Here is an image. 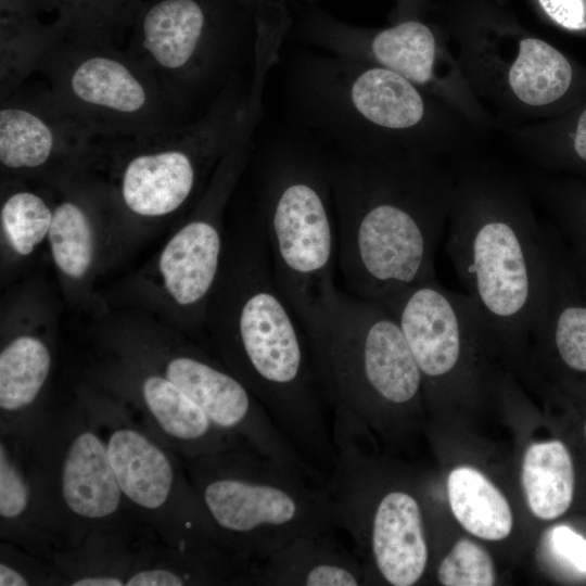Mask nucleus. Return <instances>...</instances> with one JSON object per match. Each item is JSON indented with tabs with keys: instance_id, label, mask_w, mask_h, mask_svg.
<instances>
[{
	"instance_id": "obj_1",
	"label": "nucleus",
	"mask_w": 586,
	"mask_h": 586,
	"mask_svg": "<svg viewBox=\"0 0 586 586\" xmlns=\"http://www.w3.org/2000/svg\"><path fill=\"white\" fill-rule=\"evenodd\" d=\"M220 268L209 316L226 368L258 399L316 469L328 474L335 445L301 322L277 288L260 218Z\"/></svg>"
},
{
	"instance_id": "obj_2",
	"label": "nucleus",
	"mask_w": 586,
	"mask_h": 586,
	"mask_svg": "<svg viewBox=\"0 0 586 586\" xmlns=\"http://www.w3.org/2000/svg\"><path fill=\"white\" fill-rule=\"evenodd\" d=\"M346 291L380 302L435 279V253L448 215L445 194L426 169L379 152L328 158Z\"/></svg>"
},
{
	"instance_id": "obj_3",
	"label": "nucleus",
	"mask_w": 586,
	"mask_h": 586,
	"mask_svg": "<svg viewBox=\"0 0 586 586\" xmlns=\"http://www.w3.org/2000/svg\"><path fill=\"white\" fill-rule=\"evenodd\" d=\"M332 437L359 442L385 410L407 408L422 390L405 335L379 302L335 288L303 328Z\"/></svg>"
},
{
	"instance_id": "obj_4",
	"label": "nucleus",
	"mask_w": 586,
	"mask_h": 586,
	"mask_svg": "<svg viewBox=\"0 0 586 586\" xmlns=\"http://www.w3.org/2000/svg\"><path fill=\"white\" fill-rule=\"evenodd\" d=\"M189 472L222 546L240 558L265 561L297 537L339 528L324 485L246 444L189 459Z\"/></svg>"
},
{
	"instance_id": "obj_5",
	"label": "nucleus",
	"mask_w": 586,
	"mask_h": 586,
	"mask_svg": "<svg viewBox=\"0 0 586 586\" xmlns=\"http://www.w3.org/2000/svg\"><path fill=\"white\" fill-rule=\"evenodd\" d=\"M258 217L277 288L303 329L336 288L328 157L290 145L271 151L262 170Z\"/></svg>"
},
{
	"instance_id": "obj_6",
	"label": "nucleus",
	"mask_w": 586,
	"mask_h": 586,
	"mask_svg": "<svg viewBox=\"0 0 586 586\" xmlns=\"http://www.w3.org/2000/svg\"><path fill=\"white\" fill-rule=\"evenodd\" d=\"M467 194L449 212L446 252L496 341L532 333L543 263V225L520 204Z\"/></svg>"
},
{
	"instance_id": "obj_7",
	"label": "nucleus",
	"mask_w": 586,
	"mask_h": 586,
	"mask_svg": "<svg viewBox=\"0 0 586 586\" xmlns=\"http://www.w3.org/2000/svg\"><path fill=\"white\" fill-rule=\"evenodd\" d=\"M263 87H245L235 73L201 116L137 137L110 139L116 193L130 213L156 218L174 214L200 191L230 150L251 113L263 104Z\"/></svg>"
},
{
	"instance_id": "obj_8",
	"label": "nucleus",
	"mask_w": 586,
	"mask_h": 586,
	"mask_svg": "<svg viewBox=\"0 0 586 586\" xmlns=\"http://www.w3.org/2000/svg\"><path fill=\"white\" fill-rule=\"evenodd\" d=\"M128 51L140 60L183 112L235 74L245 44H253L256 7L245 0H143L132 22Z\"/></svg>"
},
{
	"instance_id": "obj_9",
	"label": "nucleus",
	"mask_w": 586,
	"mask_h": 586,
	"mask_svg": "<svg viewBox=\"0 0 586 586\" xmlns=\"http://www.w3.org/2000/svg\"><path fill=\"white\" fill-rule=\"evenodd\" d=\"M39 72L59 103L99 138L137 137L182 123L150 69L112 40L61 35Z\"/></svg>"
},
{
	"instance_id": "obj_10",
	"label": "nucleus",
	"mask_w": 586,
	"mask_h": 586,
	"mask_svg": "<svg viewBox=\"0 0 586 586\" xmlns=\"http://www.w3.org/2000/svg\"><path fill=\"white\" fill-rule=\"evenodd\" d=\"M105 432L102 437L127 504L161 526L168 524L178 550L225 548L191 482L161 443L124 420L109 421Z\"/></svg>"
},
{
	"instance_id": "obj_11",
	"label": "nucleus",
	"mask_w": 586,
	"mask_h": 586,
	"mask_svg": "<svg viewBox=\"0 0 586 586\" xmlns=\"http://www.w3.org/2000/svg\"><path fill=\"white\" fill-rule=\"evenodd\" d=\"M60 432L56 444L43 448L51 455L33 470L41 512L85 526L109 525L127 501L102 435L84 422Z\"/></svg>"
},
{
	"instance_id": "obj_12",
	"label": "nucleus",
	"mask_w": 586,
	"mask_h": 586,
	"mask_svg": "<svg viewBox=\"0 0 586 586\" xmlns=\"http://www.w3.org/2000/svg\"><path fill=\"white\" fill-rule=\"evenodd\" d=\"M99 138L71 115L50 89H17L1 101L0 164L14 174L78 165L98 151Z\"/></svg>"
},
{
	"instance_id": "obj_13",
	"label": "nucleus",
	"mask_w": 586,
	"mask_h": 586,
	"mask_svg": "<svg viewBox=\"0 0 586 586\" xmlns=\"http://www.w3.org/2000/svg\"><path fill=\"white\" fill-rule=\"evenodd\" d=\"M571 372L586 374V260L543 225L540 286L532 333Z\"/></svg>"
},
{
	"instance_id": "obj_14",
	"label": "nucleus",
	"mask_w": 586,
	"mask_h": 586,
	"mask_svg": "<svg viewBox=\"0 0 586 586\" xmlns=\"http://www.w3.org/2000/svg\"><path fill=\"white\" fill-rule=\"evenodd\" d=\"M139 399L144 416L162 438L188 460L245 444L217 428L195 402L161 373L141 379Z\"/></svg>"
},
{
	"instance_id": "obj_15",
	"label": "nucleus",
	"mask_w": 586,
	"mask_h": 586,
	"mask_svg": "<svg viewBox=\"0 0 586 586\" xmlns=\"http://www.w3.org/2000/svg\"><path fill=\"white\" fill-rule=\"evenodd\" d=\"M366 582L355 553L327 532L297 537L273 552L258 566L254 585L359 586Z\"/></svg>"
},
{
	"instance_id": "obj_16",
	"label": "nucleus",
	"mask_w": 586,
	"mask_h": 586,
	"mask_svg": "<svg viewBox=\"0 0 586 586\" xmlns=\"http://www.w3.org/2000/svg\"><path fill=\"white\" fill-rule=\"evenodd\" d=\"M46 0H0V98H9L39 71L62 35L58 20L44 24L39 13Z\"/></svg>"
},
{
	"instance_id": "obj_17",
	"label": "nucleus",
	"mask_w": 586,
	"mask_h": 586,
	"mask_svg": "<svg viewBox=\"0 0 586 586\" xmlns=\"http://www.w3.org/2000/svg\"><path fill=\"white\" fill-rule=\"evenodd\" d=\"M521 482L535 517L550 521L565 513L574 494L573 462L565 445L560 441L532 444L523 458Z\"/></svg>"
},
{
	"instance_id": "obj_18",
	"label": "nucleus",
	"mask_w": 586,
	"mask_h": 586,
	"mask_svg": "<svg viewBox=\"0 0 586 586\" xmlns=\"http://www.w3.org/2000/svg\"><path fill=\"white\" fill-rule=\"evenodd\" d=\"M447 491L455 518L469 533L487 540H500L510 534L509 502L482 472L471 467L455 468Z\"/></svg>"
},
{
	"instance_id": "obj_19",
	"label": "nucleus",
	"mask_w": 586,
	"mask_h": 586,
	"mask_svg": "<svg viewBox=\"0 0 586 586\" xmlns=\"http://www.w3.org/2000/svg\"><path fill=\"white\" fill-rule=\"evenodd\" d=\"M51 369V354L39 337L20 335L0 353L2 419L20 416L37 400Z\"/></svg>"
},
{
	"instance_id": "obj_20",
	"label": "nucleus",
	"mask_w": 586,
	"mask_h": 586,
	"mask_svg": "<svg viewBox=\"0 0 586 586\" xmlns=\"http://www.w3.org/2000/svg\"><path fill=\"white\" fill-rule=\"evenodd\" d=\"M571 80L572 67L556 48L536 38L521 41L509 82L522 102L534 106L549 104L565 93Z\"/></svg>"
},
{
	"instance_id": "obj_21",
	"label": "nucleus",
	"mask_w": 586,
	"mask_h": 586,
	"mask_svg": "<svg viewBox=\"0 0 586 586\" xmlns=\"http://www.w3.org/2000/svg\"><path fill=\"white\" fill-rule=\"evenodd\" d=\"M67 195L53 208L48 233L53 260L62 273L78 279L89 270L93 258V235L85 203Z\"/></svg>"
},
{
	"instance_id": "obj_22",
	"label": "nucleus",
	"mask_w": 586,
	"mask_h": 586,
	"mask_svg": "<svg viewBox=\"0 0 586 586\" xmlns=\"http://www.w3.org/2000/svg\"><path fill=\"white\" fill-rule=\"evenodd\" d=\"M143 0H46L48 10L66 36H81L114 41L117 34L131 26Z\"/></svg>"
},
{
	"instance_id": "obj_23",
	"label": "nucleus",
	"mask_w": 586,
	"mask_h": 586,
	"mask_svg": "<svg viewBox=\"0 0 586 586\" xmlns=\"http://www.w3.org/2000/svg\"><path fill=\"white\" fill-rule=\"evenodd\" d=\"M0 217L10 246L26 256L48 235L53 208L39 193L20 189L4 198Z\"/></svg>"
},
{
	"instance_id": "obj_24",
	"label": "nucleus",
	"mask_w": 586,
	"mask_h": 586,
	"mask_svg": "<svg viewBox=\"0 0 586 586\" xmlns=\"http://www.w3.org/2000/svg\"><path fill=\"white\" fill-rule=\"evenodd\" d=\"M38 496L34 475L26 472L7 440L0 443V517L1 528L22 527L38 517Z\"/></svg>"
},
{
	"instance_id": "obj_25",
	"label": "nucleus",
	"mask_w": 586,
	"mask_h": 586,
	"mask_svg": "<svg viewBox=\"0 0 586 586\" xmlns=\"http://www.w3.org/2000/svg\"><path fill=\"white\" fill-rule=\"evenodd\" d=\"M437 577L445 586H491L495 584L494 563L480 545L462 538L442 560Z\"/></svg>"
},
{
	"instance_id": "obj_26",
	"label": "nucleus",
	"mask_w": 586,
	"mask_h": 586,
	"mask_svg": "<svg viewBox=\"0 0 586 586\" xmlns=\"http://www.w3.org/2000/svg\"><path fill=\"white\" fill-rule=\"evenodd\" d=\"M557 229L586 260V202L562 204Z\"/></svg>"
},
{
	"instance_id": "obj_27",
	"label": "nucleus",
	"mask_w": 586,
	"mask_h": 586,
	"mask_svg": "<svg viewBox=\"0 0 586 586\" xmlns=\"http://www.w3.org/2000/svg\"><path fill=\"white\" fill-rule=\"evenodd\" d=\"M545 13L560 26L570 30L586 28L584 0H538Z\"/></svg>"
},
{
	"instance_id": "obj_28",
	"label": "nucleus",
	"mask_w": 586,
	"mask_h": 586,
	"mask_svg": "<svg viewBox=\"0 0 586 586\" xmlns=\"http://www.w3.org/2000/svg\"><path fill=\"white\" fill-rule=\"evenodd\" d=\"M551 544L557 553L586 573V539L568 526L552 528Z\"/></svg>"
},
{
	"instance_id": "obj_29",
	"label": "nucleus",
	"mask_w": 586,
	"mask_h": 586,
	"mask_svg": "<svg viewBox=\"0 0 586 586\" xmlns=\"http://www.w3.org/2000/svg\"><path fill=\"white\" fill-rule=\"evenodd\" d=\"M33 584L28 573L8 561L0 562V586H27Z\"/></svg>"
},
{
	"instance_id": "obj_30",
	"label": "nucleus",
	"mask_w": 586,
	"mask_h": 586,
	"mask_svg": "<svg viewBox=\"0 0 586 586\" xmlns=\"http://www.w3.org/2000/svg\"><path fill=\"white\" fill-rule=\"evenodd\" d=\"M574 151L577 157L586 163V110L581 115L574 138Z\"/></svg>"
},
{
	"instance_id": "obj_31",
	"label": "nucleus",
	"mask_w": 586,
	"mask_h": 586,
	"mask_svg": "<svg viewBox=\"0 0 586 586\" xmlns=\"http://www.w3.org/2000/svg\"><path fill=\"white\" fill-rule=\"evenodd\" d=\"M249 4L253 5V7H256V5H260V4H264V3H267V2H276V3H283V4H286L290 3V2H315L316 0H245Z\"/></svg>"
},
{
	"instance_id": "obj_32",
	"label": "nucleus",
	"mask_w": 586,
	"mask_h": 586,
	"mask_svg": "<svg viewBox=\"0 0 586 586\" xmlns=\"http://www.w3.org/2000/svg\"><path fill=\"white\" fill-rule=\"evenodd\" d=\"M584 433H585V437H586V423H585V428H584Z\"/></svg>"
}]
</instances>
